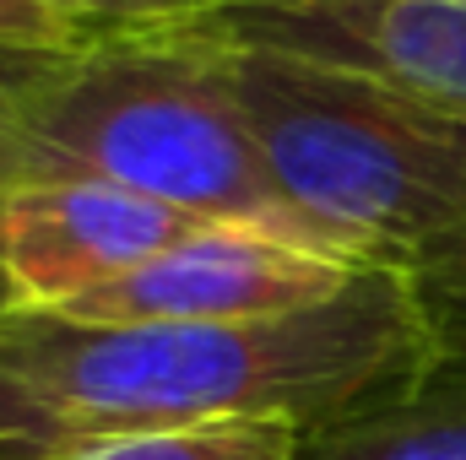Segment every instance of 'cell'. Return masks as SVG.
I'll use <instances>...</instances> for the list:
<instances>
[{"label": "cell", "mask_w": 466, "mask_h": 460, "mask_svg": "<svg viewBox=\"0 0 466 460\" xmlns=\"http://www.w3.org/2000/svg\"><path fill=\"white\" fill-rule=\"evenodd\" d=\"M218 5H223V0H218Z\"/></svg>", "instance_id": "5bb4252c"}, {"label": "cell", "mask_w": 466, "mask_h": 460, "mask_svg": "<svg viewBox=\"0 0 466 460\" xmlns=\"http://www.w3.org/2000/svg\"><path fill=\"white\" fill-rule=\"evenodd\" d=\"M401 276L412 282V293L434 325V342L466 352V228L434 244L429 255H418Z\"/></svg>", "instance_id": "9c48e42d"}, {"label": "cell", "mask_w": 466, "mask_h": 460, "mask_svg": "<svg viewBox=\"0 0 466 460\" xmlns=\"http://www.w3.org/2000/svg\"><path fill=\"white\" fill-rule=\"evenodd\" d=\"M33 55H44V49H0V93L11 87V76H16ZM16 179H27V163H22V146H16L11 125H5V115H0V190H11Z\"/></svg>", "instance_id": "7c38bea8"}, {"label": "cell", "mask_w": 466, "mask_h": 460, "mask_svg": "<svg viewBox=\"0 0 466 460\" xmlns=\"http://www.w3.org/2000/svg\"><path fill=\"white\" fill-rule=\"evenodd\" d=\"M299 423L282 417H223L190 428H152L130 439H104L60 460H299Z\"/></svg>", "instance_id": "ba28073f"}, {"label": "cell", "mask_w": 466, "mask_h": 460, "mask_svg": "<svg viewBox=\"0 0 466 460\" xmlns=\"http://www.w3.org/2000/svg\"><path fill=\"white\" fill-rule=\"evenodd\" d=\"M0 115L22 146L27 179H98L196 223L348 255L277 190L223 87L218 55L185 33V22L33 55L0 93Z\"/></svg>", "instance_id": "7a4b0ae2"}, {"label": "cell", "mask_w": 466, "mask_h": 460, "mask_svg": "<svg viewBox=\"0 0 466 460\" xmlns=\"http://www.w3.org/2000/svg\"><path fill=\"white\" fill-rule=\"evenodd\" d=\"M369 260H348L277 233L207 223L141 271L60 309L87 325H238L326 304Z\"/></svg>", "instance_id": "5b68a950"}, {"label": "cell", "mask_w": 466, "mask_h": 460, "mask_svg": "<svg viewBox=\"0 0 466 460\" xmlns=\"http://www.w3.org/2000/svg\"><path fill=\"white\" fill-rule=\"evenodd\" d=\"M5 309H11V298H5V287H0V315H5Z\"/></svg>", "instance_id": "4fadbf2b"}, {"label": "cell", "mask_w": 466, "mask_h": 460, "mask_svg": "<svg viewBox=\"0 0 466 460\" xmlns=\"http://www.w3.org/2000/svg\"><path fill=\"white\" fill-rule=\"evenodd\" d=\"M196 228L207 223L119 185L16 179L0 190V287L22 315H60Z\"/></svg>", "instance_id": "8992f818"}, {"label": "cell", "mask_w": 466, "mask_h": 460, "mask_svg": "<svg viewBox=\"0 0 466 460\" xmlns=\"http://www.w3.org/2000/svg\"><path fill=\"white\" fill-rule=\"evenodd\" d=\"M185 27L223 49L348 71L466 119V0H223Z\"/></svg>", "instance_id": "277c9868"}, {"label": "cell", "mask_w": 466, "mask_h": 460, "mask_svg": "<svg viewBox=\"0 0 466 460\" xmlns=\"http://www.w3.org/2000/svg\"><path fill=\"white\" fill-rule=\"evenodd\" d=\"M440 352L396 265H363L326 304L238 325H87L0 315V460H60L152 428L342 417Z\"/></svg>", "instance_id": "6da1fadb"}, {"label": "cell", "mask_w": 466, "mask_h": 460, "mask_svg": "<svg viewBox=\"0 0 466 460\" xmlns=\"http://www.w3.org/2000/svg\"><path fill=\"white\" fill-rule=\"evenodd\" d=\"M207 49L277 190L348 255L407 271L466 228L461 115L348 71L260 49Z\"/></svg>", "instance_id": "3957f363"}, {"label": "cell", "mask_w": 466, "mask_h": 460, "mask_svg": "<svg viewBox=\"0 0 466 460\" xmlns=\"http://www.w3.org/2000/svg\"><path fill=\"white\" fill-rule=\"evenodd\" d=\"M87 33H130V27H168V22H190L218 0H33Z\"/></svg>", "instance_id": "30bf717a"}, {"label": "cell", "mask_w": 466, "mask_h": 460, "mask_svg": "<svg viewBox=\"0 0 466 460\" xmlns=\"http://www.w3.org/2000/svg\"><path fill=\"white\" fill-rule=\"evenodd\" d=\"M104 33H87L33 0H0V49H82Z\"/></svg>", "instance_id": "8fae6325"}, {"label": "cell", "mask_w": 466, "mask_h": 460, "mask_svg": "<svg viewBox=\"0 0 466 460\" xmlns=\"http://www.w3.org/2000/svg\"><path fill=\"white\" fill-rule=\"evenodd\" d=\"M299 460H466V352L440 346L407 379L304 428Z\"/></svg>", "instance_id": "52a82bcc"}]
</instances>
